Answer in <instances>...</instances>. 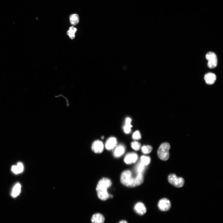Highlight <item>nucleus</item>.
<instances>
[{
	"label": "nucleus",
	"mask_w": 223,
	"mask_h": 223,
	"mask_svg": "<svg viewBox=\"0 0 223 223\" xmlns=\"http://www.w3.org/2000/svg\"><path fill=\"white\" fill-rule=\"evenodd\" d=\"M146 166L143 164L140 161L138 163L135 167V172L136 173V174L141 173L143 174L146 169Z\"/></svg>",
	"instance_id": "nucleus-16"
},
{
	"label": "nucleus",
	"mask_w": 223,
	"mask_h": 223,
	"mask_svg": "<svg viewBox=\"0 0 223 223\" xmlns=\"http://www.w3.org/2000/svg\"><path fill=\"white\" fill-rule=\"evenodd\" d=\"M119 223H128V222L126 220H122Z\"/></svg>",
	"instance_id": "nucleus-24"
},
{
	"label": "nucleus",
	"mask_w": 223,
	"mask_h": 223,
	"mask_svg": "<svg viewBox=\"0 0 223 223\" xmlns=\"http://www.w3.org/2000/svg\"><path fill=\"white\" fill-rule=\"evenodd\" d=\"M24 167L23 164L19 162L17 164V166H12V170L15 174H18L23 172Z\"/></svg>",
	"instance_id": "nucleus-15"
},
{
	"label": "nucleus",
	"mask_w": 223,
	"mask_h": 223,
	"mask_svg": "<svg viewBox=\"0 0 223 223\" xmlns=\"http://www.w3.org/2000/svg\"><path fill=\"white\" fill-rule=\"evenodd\" d=\"M153 148L150 146H144L141 148V152L143 154H149L152 152Z\"/></svg>",
	"instance_id": "nucleus-20"
},
{
	"label": "nucleus",
	"mask_w": 223,
	"mask_h": 223,
	"mask_svg": "<svg viewBox=\"0 0 223 223\" xmlns=\"http://www.w3.org/2000/svg\"><path fill=\"white\" fill-rule=\"evenodd\" d=\"M168 179L169 183L176 188L182 187L185 183L184 180L183 178L178 177L174 174H170Z\"/></svg>",
	"instance_id": "nucleus-4"
},
{
	"label": "nucleus",
	"mask_w": 223,
	"mask_h": 223,
	"mask_svg": "<svg viewBox=\"0 0 223 223\" xmlns=\"http://www.w3.org/2000/svg\"><path fill=\"white\" fill-rule=\"evenodd\" d=\"M159 209L163 211L169 210L171 207L170 201L166 198H163L159 200L158 204Z\"/></svg>",
	"instance_id": "nucleus-6"
},
{
	"label": "nucleus",
	"mask_w": 223,
	"mask_h": 223,
	"mask_svg": "<svg viewBox=\"0 0 223 223\" xmlns=\"http://www.w3.org/2000/svg\"><path fill=\"white\" fill-rule=\"evenodd\" d=\"M141 136L139 131H136L133 134L132 138L134 140H139L141 139Z\"/></svg>",
	"instance_id": "nucleus-23"
},
{
	"label": "nucleus",
	"mask_w": 223,
	"mask_h": 223,
	"mask_svg": "<svg viewBox=\"0 0 223 223\" xmlns=\"http://www.w3.org/2000/svg\"><path fill=\"white\" fill-rule=\"evenodd\" d=\"M138 156L135 152H130L126 154L124 158L126 164L130 165L135 163L138 159Z\"/></svg>",
	"instance_id": "nucleus-7"
},
{
	"label": "nucleus",
	"mask_w": 223,
	"mask_h": 223,
	"mask_svg": "<svg viewBox=\"0 0 223 223\" xmlns=\"http://www.w3.org/2000/svg\"><path fill=\"white\" fill-rule=\"evenodd\" d=\"M114 148L113 154L115 158H120L125 153L126 149L124 145L120 144Z\"/></svg>",
	"instance_id": "nucleus-10"
},
{
	"label": "nucleus",
	"mask_w": 223,
	"mask_h": 223,
	"mask_svg": "<svg viewBox=\"0 0 223 223\" xmlns=\"http://www.w3.org/2000/svg\"><path fill=\"white\" fill-rule=\"evenodd\" d=\"M105 220L103 216L100 213H96L93 215L91 219L92 223H103Z\"/></svg>",
	"instance_id": "nucleus-13"
},
{
	"label": "nucleus",
	"mask_w": 223,
	"mask_h": 223,
	"mask_svg": "<svg viewBox=\"0 0 223 223\" xmlns=\"http://www.w3.org/2000/svg\"><path fill=\"white\" fill-rule=\"evenodd\" d=\"M131 147L133 150L136 151H138L141 148V144L136 141H133L131 143Z\"/></svg>",
	"instance_id": "nucleus-22"
},
{
	"label": "nucleus",
	"mask_w": 223,
	"mask_h": 223,
	"mask_svg": "<svg viewBox=\"0 0 223 223\" xmlns=\"http://www.w3.org/2000/svg\"><path fill=\"white\" fill-rule=\"evenodd\" d=\"M112 184L109 178H103L99 181L97 186L96 190L100 199L105 200L109 198L110 195L107 191V189L111 187Z\"/></svg>",
	"instance_id": "nucleus-2"
},
{
	"label": "nucleus",
	"mask_w": 223,
	"mask_h": 223,
	"mask_svg": "<svg viewBox=\"0 0 223 223\" xmlns=\"http://www.w3.org/2000/svg\"><path fill=\"white\" fill-rule=\"evenodd\" d=\"M21 188L20 184L19 183L17 184L15 186L12 193V195L14 198H15L20 194Z\"/></svg>",
	"instance_id": "nucleus-18"
},
{
	"label": "nucleus",
	"mask_w": 223,
	"mask_h": 223,
	"mask_svg": "<svg viewBox=\"0 0 223 223\" xmlns=\"http://www.w3.org/2000/svg\"><path fill=\"white\" fill-rule=\"evenodd\" d=\"M92 150L97 154L101 153L104 149V145L101 141L97 140L93 143L91 147Z\"/></svg>",
	"instance_id": "nucleus-8"
},
{
	"label": "nucleus",
	"mask_w": 223,
	"mask_h": 223,
	"mask_svg": "<svg viewBox=\"0 0 223 223\" xmlns=\"http://www.w3.org/2000/svg\"><path fill=\"white\" fill-rule=\"evenodd\" d=\"M134 210L136 213L140 215H143L147 212L146 208L144 204L141 202L137 203L134 207Z\"/></svg>",
	"instance_id": "nucleus-9"
},
{
	"label": "nucleus",
	"mask_w": 223,
	"mask_h": 223,
	"mask_svg": "<svg viewBox=\"0 0 223 223\" xmlns=\"http://www.w3.org/2000/svg\"><path fill=\"white\" fill-rule=\"evenodd\" d=\"M136 174L135 176L133 177L131 170H126L124 171L120 177L121 183L126 186L130 188L135 187L140 185L144 181L143 174L141 173Z\"/></svg>",
	"instance_id": "nucleus-1"
},
{
	"label": "nucleus",
	"mask_w": 223,
	"mask_h": 223,
	"mask_svg": "<svg viewBox=\"0 0 223 223\" xmlns=\"http://www.w3.org/2000/svg\"><path fill=\"white\" fill-rule=\"evenodd\" d=\"M170 148V144L168 143H162L158 150V158L163 161H166L169 158V151Z\"/></svg>",
	"instance_id": "nucleus-3"
},
{
	"label": "nucleus",
	"mask_w": 223,
	"mask_h": 223,
	"mask_svg": "<svg viewBox=\"0 0 223 223\" xmlns=\"http://www.w3.org/2000/svg\"><path fill=\"white\" fill-rule=\"evenodd\" d=\"M117 143V139L114 137H111L106 141L105 148L107 150H112L116 146Z\"/></svg>",
	"instance_id": "nucleus-11"
},
{
	"label": "nucleus",
	"mask_w": 223,
	"mask_h": 223,
	"mask_svg": "<svg viewBox=\"0 0 223 223\" xmlns=\"http://www.w3.org/2000/svg\"><path fill=\"white\" fill-rule=\"evenodd\" d=\"M140 161L144 165L147 166L150 163L151 158L148 156H143L141 157Z\"/></svg>",
	"instance_id": "nucleus-21"
},
{
	"label": "nucleus",
	"mask_w": 223,
	"mask_h": 223,
	"mask_svg": "<svg viewBox=\"0 0 223 223\" xmlns=\"http://www.w3.org/2000/svg\"><path fill=\"white\" fill-rule=\"evenodd\" d=\"M77 31V28L72 26L69 28V31L67 32V34L70 39H73L75 38V33Z\"/></svg>",
	"instance_id": "nucleus-19"
},
{
	"label": "nucleus",
	"mask_w": 223,
	"mask_h": 223,
	"mask_svg": "<svg viewBox=\"0 0 223 223\" xmlns=\"http://www.w3.org/2000/svg\"><path fill=\"white\" fill-rule=\"evenodd\" d=\"M216 76L214 73H208L204 76V79L206 83L209 85L214 84L216 80Z\"/></svg>",
	"instance_id": "nucleus-12"
},
{
	"label": "nucleus",
	"mask_w": 223,
	"mask_h": 223,
	"mask_svg": "<svg viewBox=\"0 0 223 223\" xmlns=\"http://www.w3.org/2000/svg\"><path fill=\"white\" fill-rule=\"evenodd\" d=\"M70 21L71 24L73 25H76L79 23V18L78 14H73L70 16Z\"/></svg>",
	"instance_id": "nucleus-17"
},
{
	"label": "nucleus",
	"mask_w": 223,
	"mask_h": 223,
	"mask_svg": "<svg viewBox=\"0 0 223 223\" xmlns=\"http://www.w3.org/2000/svg\"><path fill=\"white\" fill-rule=\"evenodd\" d=\"M132 120L130 118H127L126 119L125 125L124 127V131L126 134H129L131 132V128L132 126L131 124Z\"/></svg>",
	"instance_id": "nucleus-14"
},
{
	"label": "nucleus",
	"mask_w": 223,
	"mask_h": 223,
	"mask_svg": "<svg viewBox=\"0 0 223 223\" xmlns=\"http://www.w3.org/2000/svg\"><path fill=\"white\" fill-rule=\"evenodd\" d=\"M206 58L208 61V66L210 69H214L216 67L218 59L216 54L214 52H210L206 55Z\"/></svg>",
	"instance_id": "nucleus-5"
}]
</instances>
